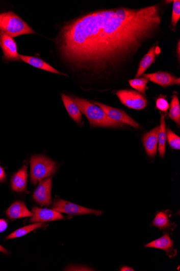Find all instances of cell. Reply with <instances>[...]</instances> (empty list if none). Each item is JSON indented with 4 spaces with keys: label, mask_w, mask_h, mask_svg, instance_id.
I'll return each instance as SVG.
<instances>
[{
    "label": "cell",
    "mask_w": 180,
    "mask_h": 271,
    "mask_svg": "<svg viewBox=\"0 0 180 271\" xmlns=\"http://www.w3.org/2000/svg\"><path fill=\"white\" fill-rule=\"evenodd\" d=\"M158 6L94 12L66 23L59 36L62 58L73 67L96 73L125 67L159 32Z\"/></svg>",
    "instance_id": "cell-1"
},
{
    "label": "cell",
    "mask_w": 180,
    "mask_h": 271,
    "mask_svg": "<svg viewBox=\"0 0 180 271\" xmlns=\"http://www.w3.org/2000/svg\"><path fill=\"white\" fill-rule=\"evenodd\" d=\"M71 98L78 106L81 113L88 118L92 127L118 128L124 126L110 118L102 109L89 101L76 97Z\"/></svg>",
    "instance_id": "cell-2"
},
{
    "label": "cell",
    "mask_w": 180,
    "mask_h": 271,
    "mask_svg": "<svg viewBox=\"0 0 180 271\" xmlns=\"http://www.w3.org/2000/svg\"><path fill=\"white\" fill-rule=\"evenodd\" d=\"M0 33L13 38L21 35L34 34L35 32L21 18L9 12L0 13Z\"/></svg>",
    "instance_id": "cell-3"
},
{
    "label": "cell",
    "mask_w": 180,
    "mask_h": 271,
    "mask_svg": "<svg viewBox=\"0 0 180 271\" xmlns=\"http://www.w3.org/2000/svg\"><path fill=\"white\" fill-rule=\"evenodd\" d=\"M31 165V182L34 185L53 175L57 169L56 163L43 155L32 156Z\"/></svg>",
    "instance_id": "cell-4"
},
{
    "label": "cell",
    "mask_w": 180,
    "mask_h": 271,
    "mask_svg": "<svg viewBox=\"0 0 180 271\" xmlns=\"http://www.w3.org/2000/svg\"><path fill=\"white\" fill-rule=\"evenodd\" d=\"M116 95L122 104L135 110L144 109L147 105V100L140 93L129 89L118 91Z\"/></svg>",
    "instance_id": "cell-5"
},
{
    "label": "cell",
    "mask_w": 180,
    "mask_h": 271,
    "mask_svg": "<svg viewBox=\"0 0 180 271\" xmlns=\"http://www.w3.org/2000/svg\"><path fill=\"white\" fill-rule=\"evenodd\" d=\"M53 209L60 213H64L71 215L95 214L100 216L103 212L94 210L81 207L67 201L58 199L55 200L53 203Z\"/></svg>",
    "instance_id": "cell-6"
},
{
    "label": "cell",
    "mask_w": 180,
    "mask_h": 271,
    "mask_svg": "<svg viewBox=\"0 0 180 271\" xmlns=\"http://www.w3.org/2000/svg\"><path fill=\"white\" fill-rule=\"evenodd\" d=\"M92 102L93 104L98 106L105 111L107 115L112 119L123 124L131 126L136 129L140 128L139 124L134 119H133L127 115L124 111L101 104V103L97 101H92Z\"/></svg>",
    "instance_id": "cell-7"
},
{
    "label": "cell",
    "mask_w": 180,
    "mask_h": 271,
    "mask_svg": "<svg viewBox=\"0 0 180 271\" xmlns=\"http://www.w3.org/2000/svg\"><path fill=\"white\" fill-rule=\"evenodd\" d=\"M52 178L40 182L33 194L35 201L41 206H49L52 204Z\"/></svg>",
    "instance_id": "cell-8"
},
{
    "label": "cell",
    "mask_w": 180,
    "mask_h": 271,
    "mask_svg": "<svg viewBox=\"0 0 180 271\" xmlns=\"http://www.w3.org/2000/svg\"><path fill=\"white\" fill-rule=\"evenodd\" d=\"M0 46L4 52V58L5 61H20L17 44L13 37L0 33Z\"/></svg>",
    "instance_id": "cell-9"
},
{
    "label": "cell",
    "mask_w": 180,
    "mask_h": 271,
    "mask_svg": "<svg viewBox=\"0 0 180 271\" xmlns=\"http://www.w3.org/2000/svg\"><path fill=\"white\" fill-rule=\"evenodd\" d=\"M143 76L145 78L163 87L179 85L180 84L179 78L166 72L159 71L154 73L144 74Z\"/></svg>",
    "instance_id": "cell-10"
},
{
    "label": "cell",
    "mask_w": 180,
    "mask_h": 271,
    "mask_svg": "<svg viewBox=\"0 0 180 271\" xmlns=\"http://www.w3.org/2000/svg\"><path fill=\"white\" fill-rule=\"evenodd\" d=\"M33 216L30 221L32 222H44L62 220L64 218L59 212L48 209H40L35 207L32 210Z\"/></svg>",
    "instance_id": "cell-11"
},
{
    "label": "cell",
    "mask_w": 180,
    "mask_h": 271,
    "mask_svg": "<svg viewBox=\"0 0 180 271\" xmlns=\"http://www.w3.org/2000/svg\"><path fill=\"white\" fill-rule=\"evenodd\" d=\"M159 127H156L146 133L143 138L145 151L149 157H154L157 153Z\"/></svg>",
    "instance_id": "cell-12"
},
{
    "label": "cell",
    "mask_w": 180,
    "mask_h": 271,
    "mask_svg": "<svg viewBox=\"0 0 180 271\" xmlns=\"http://www.w3.org/2000/svg\"><path fill=\"white\" fill-rule=\"evenodd\" d=\"M145 246L164 250L169 257L170 254H171V257L176 254V252H173V241L168 233H165L163 237L148 243Z\"/></svg>",
    "instance_id": "cell-13"
},
{
    "label": "cell",
    "mask_w": 180,
    "mask_h": 271,
    "mask_svg": "<svg viewBox=\"0 0 180 271\" xmlns=\"http://www.w3.org/2000/svg\"><path fill=\"white\" fill-rule=\"evenodd\" d=\"M158 50V47L154 44L151 47L148 53L141 60L136 75V78H139L140 76H143L145 72L156 61L157 57L159 53L157 52Z\"/></svg>",
    "instance_id": "cell-14"
},
{
    "label": "cell",
    "mask_w": 180,
    "mask_h": 271,
    "mask_svg": "<svg viewBox=\"0 0 180 271\" xmlns=\"http://www.w3.org/2000/svg\"><path fill=\"white\" fill-rule=\"evenodd\" d=\"M6 214L11 219H19L33 216V213L28 209L25 203L20 201L13 203L7 210Z\"/></svg>",
    "instance_id": "cell-15"
},
{
    "label": "cell",
    "mask_w": 180,
    "mask_h": 271,
    "mask_svg": "<svg viewBox=\"0 0 180 271\" xmlns=\"http://www.w3.org/2000/svg\"><path fill=\"white\" fill-rule=\"evenodd\" d=\"M27 166H24L12 177L11 185L13 191L16 192L25 191L27 185Z\"/></svg>",
    "instance_id": "cell-16"
},
{
    "label": "cell",
    "mask_w": 180,
    "mask_h": 271,
    "mask_svg": "<svg viewBox=\"0 0 180 271\" xmlns=\"http://www.w3.org/2000/svg\"><path fill=\"white\" fill-rule=\"evenodd\" d=\"M19 57L25 63L30 64L31 66L35 67L57 74L64 75V74L59 72L50 66L49 63H46L40 58L31 57V56L22 55L21 54H19Z\"/></svg>",
    "instance_id": "cell-17"
},
{
    "label": "cell",
    "mask_w": 180,
    "mask_h": 271,
    "mask_svg": "<svg viewBox=\"0 0 180 271\" xmlns=\"http://www.w3.org/2000/svg\"><path fill=\"white\" fill-rule=\"evenodd\" d=\"M62 99L64 106L69 115L78 124H82V113L75 103L72 99L65 95H62Z\"/></svg>",
    "instance_id": "cell-18"
},
{
    "label": "cell",
    "mask_w": 180,
    "mask_h": 271,
    "mask_svg": "<svg viewBox=\"0 0 180 271\" xmlns=\"http://www.w3.org/2000/svg\"><path fill=\"white\" fill-rule=\"evenodd\" d=\"M158 139L159 155L161 157H164L166 152L167 134L165 117L163 115L161 116L160 126H159Z\"/></svg>",
    "instance_id": "cell-19"
},
{
    "label": "cell",
    "mask_w": 180,
    "mask_h": 271,
    "mask_svg": "<svg viewBox=\"0 0 180 271\" xmlns=\"http://www.w3.org/2000/svg\"><path fill=\"white\" fill-rule=\"evenodd\" d=\"M44 225V223L39 222L32 224V225L19 229L12 233L10 235H9L6 238V239L9 240L24 236L28 234V233H29L37 229L40 228Z\"/></svg>",
    "instance_id": "cell-20"
},
{
    "label": "cell",
    "mask_w": 180,
    "mask_h": 271,
    "mask_svg": "<svg viewBox=\"0 0 180 271\" xmlns=\"http://www.w3.org/2000/svg\"><path fill=\"white\" fill-rule=\"evenodd\" d=\"M169 118L179 126L180 105L178 98L176 95H174L172 97L171 104H170Z\"/></svg>",
    "instance_id": "cell-21"
},
{
    "label": "cell",
    "mask_w": 180,
    "mask_h": 271,
    "mask_svg": "<svg viewBox=\"0 0 180 271\" xmlns=\"http://www.w3.org/2000/svg\"><path fill=\"white\" fill-rule=\"evenodd\" d=\"M169 215L166 212H160L156 214L153 225L160 230L165 229L171 225Z\"/></svg>",
    "instance_id": "cell-22"
},
{
    "label": "cell",
    "mask_w": 180,
    "mask_h": 271,
    "mask_svg": "<svg viewBox=\"0 0 180 271\" xmlns=\"http://www.w3.org/2000/svg\"><path fill=\"white\" fill-rule=\"evenodd\" d=\"M148 82V80L145 78H136L128 81L131 87L136 89L141 94L143 95H145Z\"/></svg>",
    "instance_id": "cell-23"
},
{
    "label": "cell",
    "mask_w": 180,
    "mask_h": 271,
    "mask_svg": "<svg viewBox=\"0 0 180 271\" xmlns=\"http://www.w3.org/2000/svg\"><path fill=\"white\" fill-rule=\"evenodd\" d=\"M167 139L170 147L174 149H180V138L171 129H166Z\"/></svg>",
    "instance_id": "cell-24"
},
{
    "label": "cell",
    "mask_w": 180,
    "mask_h": 271,
    "mask_svg": "<svg viewBox=\"0 0 180 271\" xmlns=\"http://www.w3.org/2000/svg\"><path fill=\"white\" fill-rule=\"evenodd\" d=\"M173 2L171 22L172 26L175 27L180 18V1L175 0Z\"/></svg>",
    "instance_id": "cell-25"
},
{
    "label": "cell",
    "mask_w": 180,
    "mask_h": 271,
    "mask_svg": "<svg viewBox=\"0 0 180 271\" xmlns=\"http://www.w3.org/2000/svg\"><path fill=\"white\" fill-rule=\"evenodd\" d=\"M156 107L159 110L166 113L169 107V105L165 97H159L157 100Z\"/></svg>",
    "instance_id": "cell-26"
},
{
    "label": "cell",
    "mask_w": 180,
    "mask_h": 271,
    "mask_svg": "<svg viewBox=\"0 0 180 271\" xmlns=\"http://www.w3.org/2000/svg\"><path fill=\"white\" fill-rule=\"evenodd\" d=\"M6 179V174L3 168L0 166V183L4 182Z\"/></svg>",
    "instance_id": "cell-27"
},
{
    "label": "cell",
    "mask_w": 180,
    "mask_h": 271,
    "mask_svg": "<svg viewBox=\"0 0 180 271\" xmlns=\"http://www.w3.org/2000/svg\"><path fill=\"white\" fill-rule=\"evenodd\" d=\"M7 228V222L4 219H0V232H4Z\"/></svg>",
    "instance_id": "cell-28"
},
{
    "label": "cell",
    "mask_w": 180,
    "mask_h": 271,
    "mask_svg": "<svg viewBox=\"0 0 180 271\" xmlns=\"http://www.w3.org/2000/svg\"><path fill=\"white\" fill-rule=\"evenodd\" d=\"M120 270L121 271H134L135 270L133 269L132 268H131L128 266H125L122 267L120 268Z\"/></svg>",
    "instance_id": "cell-29"
},
{
    "label": "cell",
    "mask_w": 180,
    "mask_h": 271,
    "mask_svg": "<svg viewBox=\"0 0 180 271\" xmlns=\"http://www.w3.org/2000/svg\"><path fill=\"white\" fill-rule=\"evenodd\" d=\"M0 252H3V253H4V254H8V251L4 248L3 247L2 245H0Z\"/></svg>",
    "instance_id": "cell-30"
},
{
    "label": "cell",
    "mask_w": 180,
    "mask_h": 271,
    "mask_svg": "<svg viewBox=\"0 0 180 271\" xmlns=\"http://www.w3.org/2000/svg\"><path fill=\"white\" fill-rule=\"evenodd\" d=\"M177 46H178L177 50H178V58H179V41H178Z\"/></svg>",
    "instance_id": "cell-31"
}]
</instances>
